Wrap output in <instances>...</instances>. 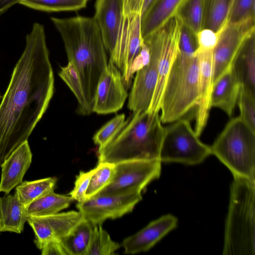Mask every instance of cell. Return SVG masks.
<instances>
[{
    "label": "cell",
    "instance_id": "d6986e66",
    "mask_svg": "<svg viewBox=\"0 0 255 255\" xmlns=\"http://www.w3.org/2000/svg\"><path fill=\"white\" fill-rule=\"evenodd\" d=\"M233 64L213 84L210 106L232 115L241 87Z\"/></svg>",
    "mask_w": 255,
    "mask_h": 255
},
{
    "label": "cell",
    "instance_id": "8d00e7d4",
    "mask_svg": "<svg viewBox=\"0 0 255 255\" xmlns=\"http://www.w3.org/2000/svg\"><path fill=\"white\" fill-rule=\"evenodd\" d=\"M150 59V52L148 45L143 41L140 51L134 58L131 65L130 73L133 74L146 65Z\"/></svg>",
    "mask_w": 255,
    "mask_h": 255
},
{
    "label": "cell",
    "instance_id": "ac0fdd59",
    "mask_svg": "<svg viewBox=\"0 0 255 255\" xmlns=\"http://www.w3.org/2000/svg\"><path fill=\"white\" fill-rule=\"evenodd\" d=\"M32 154L28 142L18 146L0 166V192L5 195L22 183L32 162Z\"/></svg>",
    "mask_w": 255,
    "mask_h": 255
},
{
    "label": "cell",
    "instance_id": "8992f818",
    "mask_svg": "<svg viewBox=\"0 0 255 255\" xmlns=\"http://www.w3.org/2000/svg\"><path fill=\"white\" fill-rule=\"evenodd\" d=\"M210 149L234 177L255 180V131L240 116L227 123Z\"/></svg>",
    "mask_w": 255,
    "mask_h": 255
},
{
    "label": "cell",
    "instance_id": "d6a6232c",
    "mask_svg": "<svg viewBox=\"0 0 255 255\" xmlns=\"http://www.w3.org/2000/svg\"><path fill=\"white\" fill-rule=\"evenodd\" d=\"M255 20V0H233L228 22L241 23Z\"/></svg>",
    "mask_w": 255,
    "mask_h": 255
},
{
    "label": "cell",
    "instance_id": "2e32d148",
    "mask_svg": "<svg viewBox=\"0 0 255 255\" xmlns=\"http://www.w3.org/2000/svg\"><path fill=\"white\" fill-rule=\"evenodd\" d=\"M196 52L199 64V81L194 130L199 136L207 125L211 109L213 50H197Z\"/></svg>",
    "mask_w": 255,
    "mask_h": 255
},
{
    "label": "cell",
    "instance_id": "52a82bcc",
    "mask_svg": "<svg viewBox=\"0 0 255 255\" xmlns=\"http://www.w3.org/2000/svg\"><path fill=\"white\" fill-rule=\"evenodd\" d=\"M171 123L164 127L159 155L161 162L195 165L211 154L210 146L200 140L189 120L182 117Z\"/></svg>",
    "mask_w": 255,
    "mask_h": 255
},
{
    "label": "cell",
    "instance_id": "7a4b0ae2",
    "mask_svg": "<svg viewBox=\"0 0 255 255\" xmlns=\"http://www.w3.org/2000/svg\"><path fill=\"white\" fill-rule=\"evenodd\" d=\"M50 19L62 38L68 62L79 74L91 114L99 78L108 62L99 27L93 17H52Z\"/></svg>",
    "mask_w": 255,
    "mask_h": 255
},
{
    "label": "cell",
    "instance_id": "9a60e30c",
    "mask_svg": "<svg viewBox=\"0 0 255 255\" xmlns=\"http://www.w3.org/2000/svg\"><path fill=\"white\" fill-rule=\"evenodd\" d=\"M95 10L93 17L110 57L115 51L124 19V0H96Z\"/></svg>",
    "mask_w": 255,
    "mask_h": 255
},
{
    "label": "cell",
    "instance_id": "8fae6325",
    "mask_svg": "<svg viewBox=\"0 0 255 255\" xmlns=\"http://www.w3.org/2000/svg\"><path fill=\"white\" fill-rule=\"evenodd\" d=\"M141 199L140 192L97 194L82 203H78L76 207L84 218L94 226L102 225L108 219L118 218L131 212Z\"/></svg>",
    "mask_w": 255,
    "mask_h": 255
},
{
    "label": "cell",
    "instance_id": "ffe728a7",
    "mask_svg": "<svg viewBox=\"0 0 255 255\" xmlns=\"http://www.w3.org/2000/svg\"><path fill=\"white\" fill-rule=\"evenodd\" d=\"M186 0H155L141 17V34L145 40L177 15Z\"/></svg>",
    "mask_w": 255,
    "mask_h": 255
},
{
    "label": "cell",
    "instance_id": "ba28073f",
    "mask_svg": "<svg viewBox=\"0 0 255 255\" xmlns=\"http://www.w3.org/2000/svg\"><path fill=\"white\" fill-rule=\"evenodd\" d=\"M115 165L112 182L98 194L141 193L150 182L159 177L161 170L159 159L129 160Z\"/></svg>",
    "mask_w": 255,
    "mask_h": 255
},
{
    "label": "cell",
    "instance_id": "7c38bea8",
    "mask_svg": "<svg viewBox=\"0 0 255 255\" xmlns=\"http://www.w3.org/2000/svg\"><path fill=\"white\" fill-rule=\"evenodd\" d=\"M150 52L148 63L136 71L128 103L132 112L147 111L156 87L158 77L159 45L154 34L143 40Z\"/></svg>",
    "mask_w": 255,
    "mask_h": 255
},
{
    "label": "cell",
    "instance_id": "ab89813d",
    "mask_svg": "<svg viewBox=\"0 0 255 255\" xmlns=\"http://www.w3.org/2000/svg\"><path fill=\"white\" fill-rule=\"evenodd\" d=\"M19 0H0V15L6 12L15 4H18Z\"/></svg>",
    "mask_w": 255,
    "mask_h": 255
},
{
    "label": "cell",
    "instance_id": "30bf717a",
    "mask_svg": "<svg viewBox=\"0 0 255 255\" xmlns=\"http://www.w3.org/2000/svg\"><path fill=\"white\" fill-rule=\"evenodd\" d=\"M255 21L229 23L218 32L213 52V84L234 63L244 43L255 33Z\"/></svg>",
    "mask_w": 255,
    "mask_h": 255
},
{
    "label": "cell",
    "instance_id": "d590c367",
    "mask_svg": "<svg viewBox=\"0 0 255 255\" xmlns=\"http://www.w3.org/2000/svg\"><path fill=\"white\" fill-rule=\"evenodd\" d=\"M219 33L203 28L196 35L197 50H213L216 46Z\"/></svg>",
    "mask_w": 255,
    "mask_h": 255
},
{
    "label": "cell",
    "instance_id": "4fadbf2b",
    "mask_svg": "<svg viewBox=\"0 0 255 255\" xmlns=\"http://www.w3.org/2000/svg\"><path fill=\"white\" fill-rule=\"evenodd\" d=\"M120 70L109 59L97 84L93 112L108 114L119 111L128 97Z\"/></svg>",
    "mask_w": 255,
    "mask_h": 255
},
{
    "label": "cell",
    "instance_id": "4dcf8cb0",
    "mask_svg": "<svg viewBox=\"0 0 255 255\" xmlns=\"http://www.w3.org/2000/svg\"><path fill=\"white\" fill-rule=\"evenodd\" d=\"M101 226H94L87 255H114L120 247Z\"/></svg>",
    "mask_w": 255,
    "mask_h": 255
},
{
    "label": "cell",
    "instance_id": "cb8c5ba5",
    "mask_svg": "<svg viewBox=\"0 0 255 255\" xmlns=\"http://www.w3.org/2000/svg\"><path fill=\"white\" fill-rule=\"evenodd\" d=\"M74 199L70 196L51 192L33 201L25 209L27 217L54 214L67 208Z\"/></svg>",
    "mask_w": 255,
    "mask_h": 255
},
{
    "label": "cell",
    "instance_id": "3957f363",
    "mask_svg": "<svg viewBox=\"0 0 255 255\" xmlns=\"http://www.w3.org/2000/svg\"><path fill=\"white\" fill-rule=\"evenodd\" d=\"M196 35L182 25L179 49L169 70L160 104V120L171 123L196 107L198 97L199 64Z\"/></svg>",
    "mask_w": 255,
    "mask_h": 255
},
{
    "label": "cell",
    "instance_id": "484cf974",
    "mask_svg": "<svg viewBox=\"0 0 255 255\" xmlns=\"http://www.w3.org/2000/svg\"><path fill=\"white\" fill-rule=\"evenodd\" d=\"M56 182L55 177L25 181L16 187L15 193L20 202L26 207L33 201L54 191Z\"/></svg>",
    "mask_w": 255,
    "mask_h": 255
},
{
    "label": "cell",
    "instance_id": "f1b7e54d",
    "mask_svg": "<svg viewBox=\"0 0 255 255\" xmlns=\"http://www.w3.org/2000/svg\"><path fill=\"white\" fill-rule=\"evenodd\" d=\"M59 76L69 87L78 101V112L82 115H90L88 111L84 93L79 74L74 65L68 62L61 67Z\"/></svg>",
    "mask_w": 255,
    "mask_h": 255
},
{
    "label": "cell",
    "instance_id": "60d3db41",
    "mask_svg": "<svg viewBox=\"0 0 255 255\" xmlns=\"http://www.w3.org/2000/svg\"><path fill=\"white\" fill-rule=\"evenodd\" d=\"M154 0H143L140 11L141 17Z\"/></svg>",
    "mask_w": 255,
    "mask_h": 255
},
{
    "label": "cell",
    "instance_id": "7402d4cb",
    "mask_svg": "<svg viewBox=\"0 0 255 255\" xmlns=\"http://www.w3.org/2000/svg\"><path fill=\"white\" fill-rule=\"evenodd\" d=\"M1 232L21 233L27 217L25 207L20 202L16 193L0 198Z\"/></svg>",
    "mask_w": 255,
    "mask_h": 255
},
{
    "label": "cell",
    "instance_id": "277c9868",
    "mask_svg": "<svg viewBox=\"0 0 255 255\" xmlns=\"http://www.w3.org/2000/svg\"><path fill=\"white\" fill-rule=\"evenodd\" d=\"M158 113L132 112L110 140L99 147L98 162L159 159L164 127Z\"/></svg>",
    "mask_w": 255,
    "mask_h": 255
},
{
    "label": "cell",
    "instance_id": "1f68e13d",
    "mask_svg": "<svg viewBox=\"0 0 255 255\" xmlns=\"http://www.w3.org/2000/svg\"><path fill=\"white\" fill-rule=\"evenodd\" d=\"M237 103L240 111V117L255 131V93L241 85Z\"/></svg>",
    "mask_w": 255,
    "mask_h": 255
},
{
    "label": "cell",
    "instance_id": "9c48e42d",
    "mask_svg": "<svg viewBox=\"0 0 255 255\" xmlns=\"http://www.w3.org/2000/svg\"><path fill=\"white\" fill-rule=\"evenodd\" d=\"M182 23L176 15L169 19L154 33L159 45L158 77L156 87L147 112L158 113L166 79L179 49Z\"/></svg>",
    "mask_w": 255,
    "mask_h": 255
},
{
    "label": "cell",
    "instance_id": "e575fe53",
    "mask_svg": "<svg viewBox=\"0 0 255 255\" xmlns=\"http://www.w3.org/2000/svg\"><path fill=\"white\" fill-rule=\"evenodd\" d=\"M96 170V167L87 172L81 171L76 176L75 186L69 193V195L74 200H76L78 203H82L86 200V192Z\"/></svg>",
    "mask_w": 255,
    "mask_h": 255
},
{
    "label": "cell",
    "instance_id": "f35d334b",
    "mask_svg": "<svg viewBox=\"0 0 255 255\" xmlns=\"http://www.w3.org/2000/svg\"><path fill=\"white\" fill-rule=\"evenodd\" d=\"M142 1L143 0H124V13L128 15L140 13Z\"/></svg>",
    "mask_w": 255,
    "mask_h": 255
},
{
    "label": "cell",
    "instance_id": "603a6c76",
    "mask_svg": "<svg viewBox=\"0 0 255 255\" xmlns=\"http://www.w3.org/2000/svg\"><path fill=\"white\" fill-rule=\"evenodd\" d=\"M94 226L83 218L60 239L68 255H87Z\"/></svg>",
    "mask_w": 255,
    "mask_h": 255
},
{
    "label": "cell",
    "instance_id": "836d02e7",
    "mask_svg": "<svg viewBox=\"0 0 255 255\" xmlns=\"http://www.w3.org/2000/svg\"><path fill=\"white\" fill-rule=\"evenodd\" d=\"M125 115L116 116L105 124L94 135V143L101 147L104 146L115 133L125 120Z\"/></svg>",
    "mask_w": 255,
    "mask_h": 255
},
{
    "label": "cell",
    "instance_id": "5b68a950",
    "mask_svg": "<svg viewBox=\"0 0 255 255\" xmlns=\"http://www.w3.org/2000/svg\"><path fill=\"white\" fill-rule=\"evenodd\" d=\"M255 180L234 177L223 255L255 254Z\"/></svg>",
    "mask_w": 255,
    "mask_h": 255
},
{
    "label": "cell",
    "instance_id": "83f0119b",
    "mask_svg": "<svg viewBox=\"0 0 255 255\" xmlns=\"http://www.w3.org/2000/svg\"><path fill=\"white\" fill-rule=\"evenodd\" d=\"M177 16L182 25L196 35L203 29V6L202 0H186Z\"/></svg>",
    "mask_w": 255,
    "mask_h": 255
},
{
    "label": "cell",
    "instance_id": "44dd1931",
    "mask_svg": "<svg viewBox=\"0 0 255 255\" xmlns=\"http://www.w3.org/2000/svg\"><path fill=\"white\" fill-rule=\"evenodd\" d=\"M234 67L242 85L255 93V35L246 40L237 55Z\"/></svg>",
    "mask_w": 255,
    "mask_h": 255
},
{
    "label": "cell",
    "instance_id": "7bdbcfd3",
    "mask_svg": "<svg viewBox=\"0 0 255 255\" xmlns=\"http://www.w3.org/2000/svg\"></svg>",
    "mask_w": 255,
    "mask_h": 255
},
{
    "label": "cell",
    "instance_id": "4316f807",
    "mask_svg": "<svg viewBox=\"0 0 255 255\" xmlns=\"http://www.w3.org/2000/svg\"><path fill=\"white\" fill-rule=\"evenodd\" d=\"M88 0H19L18 4L45 12L75 11L86 6Z\"/></svg>",
    "mask_w": 255,
    "mask_h": 255
},
{
    "label": "cell",
    "instance_id": "6da1fadb",
    "mask_svg": "<svg viewBox=\"0 0 255 255\" xmlns=\"http://www.w3.org/2000/svg\"><path fill=\"white\" fill-rule=\"evenodd\" d=\"M54 78L43 25L34 23L0 103V166L26 140L47 110Z\"/></svg>",
    "mask_w": 255,
    "mask_h": 255
},
{
    "label": "cell",
    "instance_id": "f546056e",
    "mask_svg": "<svg viewBox=\"0 0 255 255\" xmlns=\"http://www.w3.org/2000/svg\"><path fill=\"white\" fill-rule=\"evenodd\" d=\"M115 171V164L107 162H98L86 192V200L97 195L109 185L114 178Z\"/></svg>",
    "mask_w": 255,
    "mask_h": 255
},
{
    "label": "cell",
    "instance_id": "d4e9b609",
    "mask_svg": "<svg viewBox=\"0 0 255 255\" xmlns=\"http://www.w3.org/2000/svg\"><path fill=\"white\" fill-rule=\"evenodd\" d=\"M203 29L218 33L228 22L233 0H202Z\"/></svg>",
    "mask_w": 255,
    "mask_h": 255
},
{
    "label": "cell",
    "instance_id": "e0dca14e",
    "mask_svg": "<svg viewBox=\"0 0 255 255\" xmlns=\"http://www.w3.org/2000/svg\"><path fill=\"white\" fill-rule=\"evenodd\" d=\"M177 219L172 215H166L150 222L133 235L124 240L122 246L126 254L146 252L169 232L175 229Z\"/></svg>",
    "mask_w": 255,
    "mask_h": 255
},
{
    "label": "cell",
    "instance_id": "5bb4252c",
    "mask_svg": "<svg viewBox=\"0 0 255 255\" xmlns=\"http://www.w3.org/2000/svg\"><path fill=\"white\" fill-rule=\"evenodd\" d=\"M83 218L79 211H72L28 217L27 222L34 233L35 245L41 250L49 242L60 240L67 235Z\"/></svg>",
    "mask_w": 255,
    "mask_h": 255
},
{
    "label": "cell",
    "instance_id": "b9f144b4",
    "mask_svg": "<svg viewBox=\"0 0 255 255\" xmlns=\"http://www.w3.org/2000/svg\"><path fill=\"white\" fill-rule=\"evenodd\" d=\"M0 228H1V216H0V233L1 232Z\"/></svg>",
    "mask_w": 255,
    "mask_h": 255
},
{
    "label": "cell",
    "instance_id": "74e56055",
    "mask_svg": "<svg viewBox=\"0 0 255 255\" xmlns=\"http://www.w3.org/2000/svg\"><path fill=\"white\" fill-rule=\"evenodd\" d=\"M41 250L42 255H68L60 240L49 242Z\"/></svg>",
    "mask_w": 255,
    "mask_h": 255
}]
</instances>
